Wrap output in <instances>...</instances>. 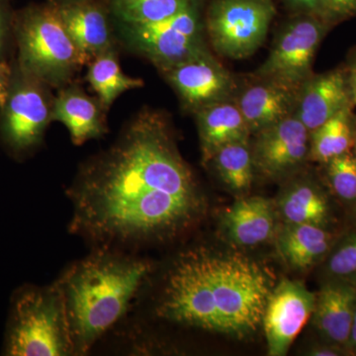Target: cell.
<instances>
[{
	"label": "cell",
	"mask_w": 356,
	"mask_h": 356,
	"mask_svg": "<svg viewBox=\"0 0 356 356\" xmlns=\"http://www.w3.org/2000/svg\"><path fill=\"white\" fill-rule=\"evenodd\" d=\"M69 195L70 231L108 245L177 235L202 209L170 124L152 110L136 115L109 149L89 159Z\"/></svg>",
	"instance_id": "cell-1"
},
{
	"label": "cell",
	"mask_w": 356,
	"mask_h": 356,
	"mask_svg": "<svg viewBox=\"0 0 356 356\" xmlns=\"http://www.w3.org/2000/svg\"><path fill=\"white\" fill-rule=\"evenodd\" d=\"M271 290L268 274L254 261L197 248L173 264L158 315L177 324L245 337L261 325Z\"/></svg>",
	"instance_id": "cell-2"
},
{
	"label": "cell",
	"mask_w": 356,
	"mask_h": 356,
	"mask_svg": "<svg viewBox=\"0 0 356 356\" xmlns=\"http://www.w3.org/2000/svg\"><path fill=\"white\" fill-rule=\"evenodd\" d=\"M149 270L146 261L102 248L63 274L57 282L76 355L88 353L125 315Z\"/></svg>",
	"instance_id": "cell-3"
},
{
	"label": "cell",
	"mask_w": 356,
	"mask_h": 356,
	"mask_svg": "<svg viewBox=\"0 0 356 356\" xmlns=\"http://www.w3.org/2000/svg\"><path fill=\"white\" fill-rule=\"evenodd\" d=\"M17 65L51 88L72 83L86 65L53 2L33 6L13 16Z\"/></svg>",
	"instance_id": "cell-4"
},
{
	"label": "cell",
	"mask_w": 356,
	"mask_h": 356,
	"mask_svg": "<svg viewBox=\"0 0 356 356\" xmlns=\"http://www.w3.org/2000/svg\"><path fill=\"white\" fill-rule=\"evenodd\" d=\"M6 355H76L64 294L57 281L46 288L25 290L17 297L7 336Z\"/></svg>",
	"instance_id": "cell-5"
},
{
	"label": "cell",
	"mask_w": 356,
	"mask_h": 356,
	"mask_svg": "<svg viewBox=\"0 0 356 356\" xmlns=\"http://www.w3.org/2000/svg\"><path fill=\"white\" fill-rule=\"evenodd\" d=\"M116 26L129 48L146 58L159 72L209 51L199 0L165 19Z\"/></svg>",
	"instance_id": "cell-6"
},
{
	"label": "cell",
	"mask_w": 356,
	"mask_h": 356,
	"mask_svg": "<svg viewBox=\"0 0 356 356\" xmlns=\"http://www.w3.org/2000/svg\"><path fill=\"white\" fill-rule=\"evenodd\" d=\"M275 15L273 0H213L204 27L218 55L243 60L264 44Z\"/></svg>",
	"instance_id": "cell-7"
},
{
	"label": "cell",
	"mask_w": 356,
	"mask_h": 356,
	"mask_svg": "<svg viewBox=\"0 0 356 356\" xmlns=\"http://www.w3.org/2000/svg\"><path fill=\"white\" fill-rule=\"evenodd\" d=\"M330 27L320 18L300 13L278 33L266 60L252 76L298 92L314 76V60Z\"/></svg>",
	"instance_id": "cell-8"
},
{
	"label": "cell",
	"mask_w": 356,
	"mask_h": 356,
	"mask_svg": "<svg viewBox=\"0 0 356 356\" xmlns=\"http://www.w3.org/2000/svg\"><path fill=\"white\" fill-rule=\"evenodd\" d=\"M51 89L18 65L13 70L6 102L0 108V131L14 151H29L43 140L44 131L53 122L55 96Z\"/></svg>",
	"instance_id": "cell-9"
},
{
	"label": "cell",
	"mask_w": 356,
	"mask_h": 356,
	"mask_svg": "<svg viewBox=\"0 0 356 356\" xmlns=\"http://www.w3.org/2000/svg\"><path fill=\"white\" fill-rule=\"evenodd\" d=\"M192 114L215 103L235 100L241 83L210 51L161 72Z\"/></svg>",
	"instance_id": "cell-10"
},
{
	"label": "cell",
	"mask_w": 356,
	"mask_h": 356,
	"mask_svg": "<svg viewBox=\"0 0 356 356\" xmlns=\"http://www.w3.org/2000/svg\"><path fill=\"white\" fill-rule=\"evenodd\" d=\"M316 297L298 281L283 280L267 298L261 324L268 355L287 353L315 311Z\"/></svg>",
	"instance_id": "cell-11"
},
{
	"label": "cell",
	"mask_w": 356,
	"mask_h": 356,
	"mask_svg": "<svg viewBox=\"0 0 356 356\" xmlns=\"http://www.w3.org/2000/svg\"><path fill=\"white\" fill-rule=\"evenodd\" d=\"M254 135V170L264 177L276 178L294 172L310 154L311 133L294 115Z\"/></svg>",
	"instance_id": "cell-12"
},
{
	"label": "cell",
	"mask_w": 356,
	"mask_h": 356,
	"mask_svg": "<svg viewBox=\"0 0 356 356\" xmlns=\"http://www.w3.org/2000/svg\"><path fill=\"white\" fill-rule=\"evenodd\" d=\"M53 3L86 65L115 47L111 13L107 7L96 0H65Z\"/></svg>",
	"instance_id": "cell-13"
},
{
	"label": "cell",
	"mask_w": 356,
	"mask_h": 356,
	"mask_svg": "<svg viewBox=\"0 0 356 356\" xmlns=\"http://www.w3.org/2000/svg\"><path fill=\"white\" fill-rule=\"evenodd\" d=\"M353 105L346 70L315 74L297 95L294 116L313 132L341 110Z\"/></svg>",
	"instance_id": "cell-14"
},
{
	"label": "cell",
	"mask_w": 356,
	"mask_h": 356,
	"mask_svg": "<svg viewBox=\"0 0 356 356\" xmlns=\"http://www.w3.org/2000/svg\"><path fill=\"white\" fill-rule=\"evenodd\" d=\"M297 91L252 76L241 83L235 98L250 134H257L294 115Z\"/></svg>",
	"instance_id": "cell-15"
},
{
	"label": "cell",
	"mask_w": 356,
	"mask_h": 356,
	"mask_svg": "<svg viewBox=\"0 0 356 356\" xmlns=\"http://www.w3.org/2000/svg\"><path fill=\"white\" fill-rule=\"evenodd\" d=\"M107 112L97 96L88 95L76 83L58 89L54 99L53 121L64 124L76 146L106 134Z\"/></svg>",
	"instance_id": "cell-16"
},
{
	"label": "cell",
	"mask_w": 356,
	"mask_h": 356,
	"mask_svg": "<svg viewBox=\"0 0 356 356\" xmlns=\"http://www.w3.org/2000/svg\"><path fill=\"white\" fill-rule=\"evenodd\" d=\"M194 115L204 163H209L222 147L248 140L252 135L235 100L215 103L198 110Z\"/></svg>",
	"instance_id": "cell-17"
},
{
	"label": "cell",
	"mask_w": 356,
	"mask_h": 356,
	"mask_svg": "<svg viewBox=\"0 0 356 356\" xmlns=\"http://www.w3.org/2000/svg\"><path fill=\"white\" fill-rule=\"evenodd\" d=\"M356 308V289L350 283L325 285L316 298V325L318 331L336 344H348Z\"/></svg>",
	"instance_id": "cell-18"
},
{
	"label": "cell",
	"mask_w": 356,
	"mask_h": 356,
	"mask_svg": "<svg viewBox=\"0 0 356 356\" xmlns=\"http://www.w3.org/2000/svg\"><path fill=\"white\" fill-rule=\"evenodd\" d=\"M225 224L234 243L242 247H254L273 236V209L266 199L257 196L243 198L227 211Z\"/></svg>",
	"instance_id": "cell-19"
},
{
	"label": "cell",
	"mask_w": 356,
	"mask_h": 356,
	"mask_svg": "<svg viewBox=\"0 0 356 356\" xmlns=\"http://www.w3.org/2000/svg\"><path fill=\"white\" fill-rule=\"evenodd\" d=\"M88 65L86 79L107 110L126 91L144 86L143 79L129 76L122 70L116 46L103 51Z\"/></svg>",
	"instance_id": "cell-20"
},
{
	"label": "cell",
	"mask_w": 356,
	"mask_h": 356,
	"mask_svg": "<svg viewBox=\"0 0 356 356\" xmlns=\"http://www.w3.org/2000/svg\"><path fill=\"white\" fill-rule=\"evenodd\" d=\"M330 245L331 236L318 225H290L280 238V250L285 261L298 269L315 264L327 254Z\"/></svg>",
	"instance_id": "cell-21"
},
{
	"label": "cell",
	"mask_w": 356,
	"mask_h": 356,
	"mask_svg": "<svg viewBox=\"0 0 356 356\" xmlns=\"http://www.w3.org/2000/svg\"><path fill=\"white\" fill-rule=\"evenodd\" d=\"M280 209L289 225L321 226L329 213L324 194L309 181H298L291 185L281 199Z\"/></svg>",
	"instance_id": "cell-22"
},
{
	"label": "cell",
	"mask_w": 356,
	"mask_h": 356,
	"mask_svg": "<svg viewBox=\"0 0 356 356\" xmlns=\"http://www.w3.org/2000/svg\"><path fill=\"white\" fill-rule=\"evenodd\" d=\"M353 142L351 106L346 107L332 117L322 126L311 132L309 158L318 163L348 153Z\"/></svg>",
	"instance_id": "cell-23"
},
{
	"label": "cell",
	"mask_w": 356,
	"mask_h": 356,
	"mask_svg": "<svg viewBox=\"0 0 356 356\" xmlns=\"http://www.w3.org/2000/svg\"><path fill=\"white\" fill-rule=\"evenodd\" d=\"M218 175L231 191L245 192L252 186L254 175L252 147L248 140L232 143L218 149L210 159Z\"/></svg>",
	"instance_id": "cell-24"
},
{
	"label": "cell",
	"mask_w": 356,
	"mask_h": 356,
	"mask_svg": "<svg viewBox=\"0 0 356 356\" xmlns=\"http://www.w3.org/2000/svg\"><path fill=\"white\" fill-rule=\"evenodd\" d=\"M194 0H109L108 9L116 23L136 24L165 19L181 13Z\"/></svg>",
	"instance_id": "cell-25"
},
{
	"label": "cell",
	"mask_w": 356,
	"mask_h": 356,
	"mask_svg": "<svg viewBox=\"0 0 356 356\" xmlns=\"http://www.w3.org/2000/svg\"><path fill=\"white\" fill-rule=\"evenodd\" d=\"M327 178L332 191L346 201H356V158L346 153L331 159Z\"/></svg>",
	"instance_id": "cell-26"
},
{
	"label": "cell",
	"mask_w": 356,
	"mask_h": 356,
	"mask_svg": "<svg viewBox=\"0 0 356 356\" xmlns=\"http://www.w3.org/2000/svg\"><path fill=\"white\" fill-rule=\"evenodd\" d=\"M327 269L334 277L356 280V234L346 238L332 252Z\"/></svg>",
	"instance_id": "cell-27"
},
{
	"label": "cell",
	"mask_w": 356,
	"mask_h": 356,
	"mask_svg": "<svg viewBox=\"0 0 356 356\" xmlns=\"http://www.w3.org/2000/svg\"><path fill=\"white\" fill-rule=\"evenodd\" d=\"M356 0H327V23H337L355 17Z\"/></svg>",
	"instance_id": "cell-28"
},
{
	"label": "cell",
	"mask_w": 356,
	"mask_h": 356,
	"mask_svg": "<svg viewBox=\"0 0 356 356\" xmlns=\"http://www.w3.org/2000/svg\"><path fill=\"white\" fill-rule=\"evenodd\" d=\"M284 1L300 13L315 16L327 23V0H284Z\"/></svg>",
	"instance_id": "cell-29"
},
{
	"label": "cell",
	"mask_w": 356,
	"mask_h": 356,
	"mask_svg": "<svg viewBox=\"0 0 356 356\" xmlns=\"http://www.w3.org/2000/svg\"><path fill=\"white\" fill-rule=\"evenodd\" d=\"M13 17L11 18L9 13L7 0H0V60L6 46L7 33L9 32L10 26H13Z\"/></svg>",
	"instance_id": "cell-30"
},
{
	"label": "cell",
	"mask_w": 356,
	"mask_h": 356,
	"mask_svg": "<svg viewBox=\"0 0 356 356\" xmlns=\"http://www.w3.org/2000/svg\"><path fill=\"white\" fill-rule=\"evenodd\" d=\"M11 76H13V69L4 60H0V108L6 102Z\"/></svg>",
	"instance_id": "cell-31"
},
{
	"label": "cell",
	"mask_w": 356,
	"mask_h": 356,
	"mask_svg": "<svg viewBox=\"0 0 356 356\" xmlns=\"http://www.w3.org/2000/svg\"><path fill=\"white\" fill-rule=\"evenodd\" d=\"M348 76V84H350L351 99L353 104L356 105V54L350 58V64L346 70Z\"/></svg>",
	"instance_id": "cell-32"
},
{
	"label": "cell",
	"mask_w": 356,
	"mask_h": 356,
	"mask_svg": "<svg viewBox=\"0 0 356 356\" xmlns=\"http://www.w3.org/2000/svg\"><path fill=\"white\" fill-rule=\"evenodd\" d=\"M339 353V351L334 350V348H322L314 350L312 355L318 356L339 355V353Z\"/></svg>",
	"instance_id": "cell-33"
},
{
	"label": "cell",
	"mask_w": 356,
	"mask_h": 356,
	"mask_svg": "<svg viewBox=\"0 0 356 356\" xmlns=\"http://www.w3.org/2000/svg\"><path fill=\"white\" fill-rule=\"evenodd\" d=\"M348 344H350L351 348H355L356 350V308L355 312V317H353V325H351L350 341H348Z\"/></svg>",
	"instance_id": "cell-34"
},
{
	"label": "cell",
	"mask_w": 356,
	"mask_h": 356,
	"mask_svg": "<svg viewBox=\"0 0 356 356\" xmlns=\"http://www.w3.org/2000/svg\"><path fill=\"white\" fill-rule=\"evenodd\" d=\"M353 140H355V149H356V126L355 128V132H353Z\"/></svg>",
	"instance_id": "cell-35"
},
{
	"label": "cell",
	"mask_w": 356,
	"mask_h": 356,
	"mask_svg": "<svg viewBox=\"0 0 356 356\" xmlns=\"http://www.w3.org/2000/svg\"><path fill=\"white\" fill-rule=\"evenodd\" d=\"M60 1H65V0H51V2H60Z\"/></svg>",
	"instance_id": "cell-36"
}]
</instances>
